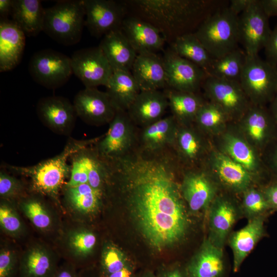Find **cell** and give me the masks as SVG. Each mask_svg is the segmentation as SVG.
Returning a JSON list of instances; mask_svg holds the SVG:
<instances>
[{
  "instance_id": "7",
  "label": "cell",
  "mask_w": 277,
  "mask_h": 277,
  "mask_svg": "<svg viewBox=\"0 0 277 277\" xmlns=\"http://www.w3.org/2000/svg\"><path fill=\"white\" fill-rule=\"evenodd\" d=\"M213 138L214 148L246 169L258 181L265 171L261 153L244 136L236 124L230 122L226 129Z\"/></svg>"
},
{
  "instance_id": "13",
  "label": "cell",
  "mask_w": 277,
  "mask_h": 277,
  "mask_svg": "<svg viewBox=\"0 0 277 277\" xmlns=\"http://www.w3.org/2000/svg\"><path fill=\"white\" fill-rule=\"evenodd\" d=\"M269 18L260 0H253L239 16V42L247 55H258L264 48L271 32Z\"/></svg>"
},
{
  "instance_id": "47",
  "label": "cell",
  "mask_w": 277,
  "mask_h": 277,
  "mask_svg": "<svg viewBox=\"0 0 277 277\" xmlns=\"http://www.w3.org/2000/svg\"><path fill=\"white\" fill-rule=\"evenodd\" d=\"M271 209H277V183L262 189Z\"/></svg>"
},
{
  "instance_id": "22",
  "label": "cell",
  "mask_w": 277,
  "mask_h": 277,
  "mask_svg": "<svg viewBox=\"0 0 277 277\" xmlns=\"http://www.w3.org/2000/svg\"><path fill=\"white\" fill-rule=\"evenodd\" d=\"M178 126L176 120L170 115L142 128L139 133L137 132L136 147L150 153L172 149Z\"/></svg>"
},
{
  "instance_id": "40",
  "label": "cell",
  "mask_w": 277,
  "mask_h": 277,
  "mask_svg": "<svg viewBox=\"0 0 277 277\" xmlns=\"http://www.w3.org/2000/svg\"><path fill=\"white\" fill-rule=\"evenodd\" d=\"M75 152L70 157L71 168L70 176L64 186L73 187L88 184V175L86 148Z\"/></svg>"
},
{
  "instance_id": "26",
  "label": "cell",
  "mask_w": 277,
  "mask_h": 277,
  "mask_svg": "<svg viewBox=\"0 0 277 277\" xmlns=\"http://www.w3.org/2000/svg\"><path fill=\"white\" fill-rule=\"evenodd\" d=\"M26 35L12 21L0 23V71L15 68L21 62L26 44Z\"/></svg>"
},
{
  "instance_id": "44",
  "label": "cell",
  "mask_w": 277,
  "mask_h": 277,
  "mask_svg": "<svg viewBox=\"0 0 277 277\" xmlns=\"http://www.w3.org/2000/svg\"><path fill=\"white\" fill-rule=\"evenodd\" d=\"M16 263L14 251L3 248L0 252V277H11Z\"/></svg>"
},
{
  "instance_id": "46",
  "label": "cell",
  "mask_w": 277,
  "mask_h": 277,
  "mask_svg": "<svg viewBox=\"0 0 277 277\" xmlns=\"http://www.w3.org/2000/svg\"><path fill=\"white\" fill-rule=\"evenodd\" d=\"M253 0H231L228 8L235 15L239 16L245 11L253 2Z\"/></svg>"
},
{
  "instance_id": "8",
  "label": "cell",
  "mask_w": 277,
  "mask_h": 277,
  "mask_svg": "<svg viewBox=\"0 0 277 277\" xmlns=\"http://www.w3.org/2000/svg\"><path fill=\"white\" fill-rule=\"evenodd\" d=\"M106 133L93 145L98 154L107 161L123 157L136 147L137 132L127 111L116 110Z\"/></svg>"
},
{
  "instance_id": "34",
  "label": "cell",
  "mask_w": 277,
  "mask_h": 277,
  "mask_svg": "<svg viewBox=\"0 0 277 277\" xmlns=\"http://www.w3.org/2000/svg\"><path fill=\"white\" fill-rule=\"evenodd\" d=\"M64 198L68 206L76 212L89 214L96 211L102 200L103 191L93 188L88 184L65 187Z\"/></svg>"
},
{
  "instance_id": "29",
  "label": "cell",
  "mask_w": 277,
  "mask_h": 277,
  "mask_svg": "<svg viewBox=\"0 0 277 277\" xmlns=\"http://www.w3.org/2000/svg\"><path fill=\"white\" fill-rule=\"evenodd\" d=\"M12 21L26 36H36L43 31L45 9L39 0H13Z\"/></svg>"
},
{
  "instance_id": "33",
  "label": "cell",
  "mask_w": 277,
  "mask_h": 277,
  "mask_svg": "<svg viewBox=\"0 0 277 277\" xmlns=\"http://www.w3.org/2000/svg\"><path fill=\"white\" fill-rule=\"evenodd\" d=\"M169 45L170 47L179 56L198 66L208 73L215 58L194 33L180 36Z\"/></svg>"
},
{
  "instance_id": "12",
  "label": "cell",
  "mask_w": 277,
  "mask_h": 277,
  "mask_svg": "<svg viewBox=\"0 0 277 277\" xmlns=\"http://www.w3.org/2000/svg\"><path fill=\"white\" fill-rule=\"evenodd\" d=\"M70 58L73 74L85 88L107 86L113 70L99 46L78 50Z\"/></svg>"
},
{
  "instance_id": "6",
  "label": "cell",
  "mask_w": 277,
  "mask_h": 277,
  "mask_svg": "<svg viewBox=\"0 0 277 277\" xmlns=\"http://www.w3.org/2000/svg\"><path fill=\"white\" fill-rule=\"evenodd\" d=\"M216 182L220 190L242 194L258 181L246 169L213 147L201 165Z\"/></svg>"
},
{
  "instance_id": "49",
  "label": "cell",
  "mask_w": 277,
  "mask_h": 277,
  "mask_svg": "<svg viewBox=\"0 0 277 277\" xmlns=\"http://www.w3.org/2000/svg\"><path fill=\"white\" fill-rule=\"evenodd\" d=\"M260 3L268 17L277 16V0H260Z\"/></svg>"
},
{
  "instance_id": "24",
  "label": "cell",
  "mask_w": 277,
  "mask_h": 277,
  "mask_svg": "<svg viewBox=\"0 0 277 277\" xmlns=\"http://www.w3.org/2000/svg\"><path fill=\"white\" fill-rule=\"evenodd\" d=\"M189 277H227L228 267L223 249L207 238L186 265Z\"/></svg>"
},
{
  "instance_id": "36",
  "label": "cell",
  "mask_w": 277,
  "mask_h": 277,
  "mask_svg": "<svg viewBox=\"0 0 277 277\" xmlns=\"http://www.w3.org/2000/svg\"><path fill=\"white\" fill-rule=\"evenodd\" d=\"M246 57L244 50L239 47L220 58H215L207 74L240 83Z\"/></svg>"
},
{
  "instance_id": "9",
  "label": "cell",
  "mask_w": 277,
  "mask_h": 277,
  "mask_svg": "<svg viewBox=\"0 0 277 277\" xmlns=\"http://www.w3.org/2000/svg\"><path fill=\"white\" fill-rule=\"evenodd\" d=\"M28 70L36 83L51 90L64 85L73 74L71 58L51 49L35 52L30 58Z\"/></svg>"
},
{
  "instance_id": "20",
  "label": "cell",
  "mask_w": 277,
  "mask_h": 277,
  "mask_svg": "<svg viewBox=\"0 0 277 277\" xmlns=\"http://www.w3.org/2000/svg\"><path fill=\"white\" fill-rule=\"evenodd\" d=\"M39 120L57 134L69 136L77 117L73 104L67 98L49 96L41 98L36 105Z\"/></svg>"
},
{
  "instance_id": "15",
  "label": "cell",
  "mask_w": 277,
  "mask_h": 277,
  "mask_svg": "<svg viewBox=\"0 0 277 277\" xmlns=\"http://www.w3.org/2000/svg\"><path fill=\"white\" fill-rule=\"evenodd\" d=\"M213 147L209 137L194 124H179L172 150L182 168L199 167Z\"/></svg>"
},
{
  "instance_id": "35",
  "label": "cell",
  "mask_w": 277,
  "mask_h": 277,
  "mask_svg": "<svg viewBox=\"0 0 277 277\" xmlns=\"http://www.w3.org/2000/svg\"><path fill=\"white\" fill-rule=\"evenodd\" d=\"M230 122L219 106L208 101H205L199 109L194 124L207 136L213 138L222 133Z\"/></svg>"
},
{
  "instance_id": "2",
  "label": "cell",
  "mask_w": 277,
  "mask_h": 277,
  "mask_svg": "<svg viewBox=\"0 0 277 277\" xmlns=\"http://www.w3.org/2000/svg\"><path fill=\"white\" fill-rule=\"evenodd\" d=\"M100 137L85 140L71 138L62 151L52 158L30 166L5 164L4 167L29 177L33 191L58 201L60 191L63 188L66 180L69 179L70 175L71 166L68 164V159L75 152L94 144Z\"/></svg>"
},
{
  "instance_id": "41",
  "label": "cell",
  "mask_w": 277,
  "mask_h": 277,
  "mask_svg": "<svg viewBox=\"0 0 277 277\" xmlns=\"http://www.w3.org/2000/svg\"><path fill=\"white\" fill-rule=\"evenodd\" d=\"M0 225L4 231L13 236L19 235L23 230V224L19 215L7 200L1 203Z\"/></svg>"
},
{
  "instance_id": "42",
  "label": "cell",
  "mask_w": 277,
  "mask_h": 277,
  "mask_svg": "<svg viewBox=\"0 0 277 277\" xmlns=\"http://www.w3.org/2000/svg\"><path fill=\"white\" fill-rule=\"evenodd\" d=\"M127 263L121 251L113 245H108L104 250L102 258V270L104 276L122 269Z\"/></svg>"
},
{
  "instance_id": "53",
  "label": "cell",
  "mask_w": 277,
  "mask_h": 277,
  "mask_svg": "<svg viewBox=\"0 0 277 277\" xmlns=\"http://www.w3.org/2000/svg\"><path fill=\"white\" fill-rule=\"evenodd\" d=\"M268 110L277 127V92L273 100L269 103Z\"/></svg>"
},
{
  "instance_id": "32",
  "label": "cell",
  "mask_w": 277,
  "mask_h": 277,
  "mask_svg": "<svg viewBox=\"0 0 277 277\" xmlns=\"http://www.w3.org/2000/svg\"><path fill=\"white\" fill-rule=\"evenodd\" d=\"M20 270L22 277H53L55 273V259L46 248L33 246L23 254Z\"/></svg>"
},
{
  "instance_id": "18",
  "label": "cell",
  "mask_w": 277,
  "mask_h": 277,
  "mask_svg": "<svg viewBox=\"0 0 277 277\" xmlns=\"http://www.w3.org/2000/svg\"><path fill=\"white\" fill-rule=\"evenodd\" d=\"M208 213V239L223 249L233 225L242 215L240 204L229 194L219 193L211 204Z\"/></svg>"
},
{
  "instance_id": "1",
  "label": "cell",
  "mask_w": 277,
  "mask_h": 277,
  "mask_svg": "<svg viewBox=\"0 0 277 277\" xmlns=\"http://www.w3.org/2000/svg\"><path fill=\"white\" fill-rule=\"evenodd\" d=\"M223 0H129L123 1L131 15L152 24L169 44L194 33L202 23L228 4Z\"/></svg>"
},
{
  "instance_id": "28",
  "label": "cell",
  "mask_w": 277,
  "mask_h": 277,
  "mask_svg": "<svg viewBox=\"0 0 277 277\" xmlns=\"http://www.w3.org/2000/svg\"><path fill=\"white\" fill-rule=\"evenodd\" d=\"M98 46L113 71H131L137 53L121 29L103 36Z\"/></svg>"
},
{
  "instance_id": "5",
  "label": "cell",
  "mask_w": 277,
  "mask_h": 277,
  "mask_svg": "<svg viewBox=\"0 0 277 277\" xmlns=\"http://www.w3.org/2000/svg\"><path fill=\"white\" fill-rule=\"evenodd\" d=\"M240 83L251 104L266 106L277 92V66L246 55Z\"/></svg>"
},
{
  "instance_id": "52",
  "label": "cell",
  "mask_w": 277,
  "mask_h": 277,
  "mask_svg": "<svg viewBox=\"0 0 277 277\" xmlns=\"http://www.w3.org/2000/svg\"><path fill=\"white\" fill-rule=\"evenodd\" d=\"M53 277H78L72 267L66 266L58 270Z\"/></svg>"
},
{
  "instance_id": "21",
  "label": "cell",
  "mask_w": 277,
  "mask_h": 277,
  "mask_svg": "<svg viewBox=\"0 0 277 277\" xmlns=\"http://www.w3.org/2000/svg\"><path fill=\"white\" fill-rule=\"evenodd\" d=\"M121 29L137 54L164 51L166 42L161 33L152 24L139 17L128 14Z\"/></svg>"
},
{
  "instance_id": "10",
  "label": "cell",
  "mask_w": 277,
  "mask_h": 277,
  "mask_svg": "<svg viewBox=\"0 0 277 277\" xmlns=\"http://www.w3.org/2000/svg\"><path fill=\"white\" fill-rule=\"evenodd\" d=\"M202 88L209 101L219 106L231 122H238L251 105L239 82L208 75Z\"/></svg>"
},
{
  "instance_id": "17",
  "label": "cell",
  "mask_w": 277,
  "mask_h": 277,
  "mask_svg": "<svg viewBox=\"0 0 277 277\" xmlns=\"http://www.w3.org/2000/svg\"><path fill=\"white\" fill-rule=\"evenodd\" d=\"M234 123L246 139L261 153L277 137V127L266 106L251 104Z\"/></svg>"
},
{
  "instance_id": "55",
  "label": "cell",
  "mask_w": 277,
  "mask_h": 277,
  "mask_svg": "<svg viewBox=\"0 0 277 277\" xmlns=\"http://www.w3.org/2000/svg\"><path fill=\"white\" fill-rule=\"evenodd\" d=\"M147 277H153V276L152 275H149L148 276H147Z\"/></svg>"
},
{
  "instance_id": "25",
  "label": "cell",
  "mask_w": 277,
  "mask_h": 277,
  "mask_svg": "<svg viewBox=\"0 0 277 277\" xmlns=\"http://www.w3.org/2000/svg\"><path fill=\"white\" fill-rule=\"evenodd\" d=\"M131 72L141 91L167 87L163 57L157 53L137 54Z\"/></svg>"
},
{
  "instance_id": "48",
  "label": "cell",
  "mask_w": 277,
  "mask_h": 277,
  "mask_svg": "<svg viewBox=\"0 0 277 277\" xmlns=\"http://www.w3.org/2000/svg\"><path fill=\"white\" fill-rule=\"evenodd\" d=\"M159 277H189L186 266L182 267L179 265L165 269L160 274Z\"/></svg>"
},
{
  "instance_id": "30",
  "label": "cell",
  "mask_w": 277,
  "mask_h": 277,
  "mask_svg": "<svg viewBox=\"0 0 277 277\" xmlns=\"http://www.w3.org/2000/svg\"><path fill=\"white\" fill-rule=\"evenodd\" d=\"M171 115L179 125L194 124L196 114L206 101L199 93L164 89Z\"/></svg>"
},
{
  "instance_id": "31",
  "label": "cell",
  "mask_w": 277,
  "mask_h": 277,
  "mask_svg": "<svg viewBox=\"0 0 277 277\" xmlns=\"http://www.w3.org/2000/svg\"><path fill=\"white\" fill-rule=\"evenodd\" d=\"M106 87V92L116 109L125 111H127L141 92L131 71H114Z\"/></svg>"
},
{
  "instance_id": "51",
  "label": "cell",
  "mask_w": 277,
  "mask_h": 277,
  "mask_svg": "<svg viewBox=\"0 0 277 277\" xmlns=\"http://www.w3.org/2000/svg\"><path fill=\"white\" fill-rule=\"evenodd\" d=\"M133 267L127 264L122 269L110 274L107 277H133Z\"/></svg>"
},
{
  "instance_id": "45",
  "label": "cell",
  "mask_w": 277,
  "mask_h": 277,
  "mask_svg": "<svg viewBox=\"0 0 277 277\" xmlns=\"http://www.w3.org/2000/svg\"><path fill=\"white\" fill-rule=\"evenodd\" d=\"M266 61L277 66V24L271 32L264 47Z\"/></svg>"
},
{
  "instance_id": "38",
  "label": "cell",
  "mask_w": 277,
  "mask_h": 277,
  "mask_svg": "<svg viewBox=\"0 0 277 277\" xmlns=\"http://www.w3.org/2000/svg\"><path fill=\"white\" fill-rule=\"evenodd\" d=\"M242 215L248 220L266 215L271 209L262 189L252 186L242 193L240 204Z\"/></svg>"
},
{
  "instance_id": "39",
  "label": "cell",
  "mask_w": 277,
  "mask_h": 277,
  "mask_svg": "<svg viewBox=\"0 0 277 277\" xmlns=\"http://www.w3.org/2000/svg\"><path fill=\"white\" fill-rule=\"evenodd\" d=\"M67 243L70 251L75 256L85 257L94 249L96 238L92 232L80 229L69 234Z\"/></svg>"
},
{
  "instance_id": "14",
  "label": "cell",
  "mask_w": 277,
  "mask_h": 277,
  "mask_svg": "<svg viewBox=\"0 0 277 277\" xmlns=\"http://www.w3.org/2000/svg\"><path fill=\"white\" fill-rule=\"evenodd\" d=\"M182 196L193 212L208 211L220 189L201 166L185 168L180 185Z\"/></svg>"
},
{
  "instance_id": "43",
  "label": "cell",
  "mask_w": 277,
  "mask_h": 277,
  "mask_svg": "<svg viewBox=\"0 0 277 277\" xmlns=\"http://www.w3.org/2000/svg\"><path fill=\"white\" fill-rule=\"evenodd\" d=\"M24 187L22 182L4 170L0 171V196L4 200L23 197Z\"/></svg>"
},
{
  "instance_id": "19",
  "label": "cell",
  "mask_w": 277,
  "mask_h": 277,
  "mask_svg": "<svg viewBox=\"0 0 277 277\" xmlns=\"http://www.w3.org/2000/svg\"><path fill=\"white\" fill-rule=\"evenodd\" d=\"M73 104L77 117L92 126L109 124L116 111L107 93L97 88H85L78 91Z\"/></svg>"
},
{
  "instance_id": "54",
  "label": "cell",
  "mask_w": 277,
  "mask_h": 277,
  "mask_svg": "<svg viewBox=\"0 0 277 277\" xmlns=\"http://www.w3.org/2000/svg\"><path fill=\"white\" fill-rule=\"evenodd\" d=\"M270 167L277 174V145L272 152L270 158Z\"/></svg>"
},
{
  "instance_id": "50",
  "label": "cell",
  "mask_w": 277,
  "mask_h": 277,
  "mask_svg": "<svg viewBox=\"0 0 277 277\" xmlns=\"http://www.w3.org/2000/svg\"><path fill=\"white\" fill-rule=\"evenodd\" d=\"M13 4V0H1L0 1V14L2 18L6 17L10 15Z\"/></svg>"
},
{
  "instance_id": "4",
  "label": "cell",
  "mask_w": 277,
  "mask_h": 277,
  "mask_svg": "<svg viewBox=\"0 0 277 277\" xmlns=\"http://www.w3.org/2000/svg\"><path fill=\"white\" fill-rule=\"evenodd\" d=\"M85 22L83 0L60 1L45 9L43 31L59 44L73 45L82 38Z\"/></svg>"
},
{
  "instance_id": "27",
  "label": "cell",
  "mask_w": 277,
  "mask_h": 277,
  "mask_svg": "<svg viewBox=\"0 0 277 277\" xmlns=\"http://www.w3.org/2000/svg\"><path fill=\"white\" fill-rule=\"evenodd\" d=\"M266 215L248 220L247 225L230 233L228 241L233 253V270L239 271L244 260L264 233Z\"/></svg>"
},
{
  "instance_id": "23",
  "label": "cell",
  "mask_w": 277,
  "mask_h": 277,
  "mask_svg": "<svg viewBox=\"0 0 277 277\" xmlns=\"http://www.w3.org/2000/svg\"><path fill=\"white\" fill-rule=\"evenodd\" d=\"M168 107V101L164 91H143L127 112L134 124L142 128L162 118Z\"/></svg>"
},
{
  "instance_id": "3",
  "label": "cell",
  "mask_w": 277,
  "mask_h": 277,
  "mask_svg": "<svg viewBox=\"0 0 277 277\" xmlns=\"http://www.w3.org/2000/svg\"><path fill=\"white\" fill-rule=\"evenodd\" d=\"M228 4L209 16L194 33L214 58L239 48V16L229 10Z\"/></svg>"
},
{
  "instance_id": "11",
  "label": "cell",
  "mask_w": 277,
  "mask_h": 277,
  "mask_svg": "<svg viewBox=\"0 0 277 277\" xmlns=\"http://www.w3.org/2000/svg\"><path fill=\"white\" fill-rule=\"evenodd\" d=\"M85 10V26L90 34L100 38L120 29L128 10L123 1L83 0Z\"/></svg>"
},
{
  "instance_id": "37",
  "label": "cell",
  "mask_w": 277,
  "mask_h": 277,
  "mask_svg": "<svg viewBox=\"0 0 277 277\" xmlns=\"http://www.w3.org/2000/svg\"><path fill=\"white\" fill-rule=\"evenodd\" d=\"M19 207L36 228L45 231L52 227L53 223L52 215L40 199L35 196L23 197L21 199Z\"/></svg>"
},
{
  "instance_id": "16",
  "label": "cell",
  "mask_w": 277,
  "mask_h": 277,
  "mask_svg": "<svg viewBox=\"0 0 277 277\" xmlns=\"http://www.w3.org/2000/svg\"><path fill=\"white\" fill-rule=\"evenodd\" d=\"M163 51L167 87L180 91L199 93L208 76L206 72L179 56L170 47Z\"/></svg>"
}]
</instances>
